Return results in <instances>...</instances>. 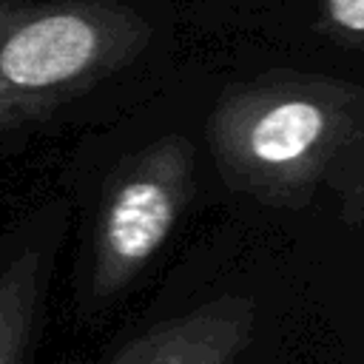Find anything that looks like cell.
Wrapping results in <instances>:
<instances>
[{
    "instance_id": "6da1fadb",
    "label": "cell",
    "mask_w": 364,
    "mask_h": 364,
    "mask_svg": "<svg viewBox=\"0 0 364 364\" xmlns=\"http://www.w3.org/2000/svg\"><path fill=\"white\" fill-rule=\"evenodd\" d=\"M145 31L102 0H0V162L91 114Z\"/></svg>"
},
{
    "instance_id": "7a4b0ae2",
    "label": "cell",
    "mask_w": 364,
    "mask_h": 364,
    "mask_svg": "<svg viewBox=\"0 0 364 364\" xmlns=\"http://www.w3.org/2000/svg\"><path fill=\"white\" fill-rule=\"evenodd\" d=\"M71 219L80 216L74 267L77 316L114 307L162 253L193 196V145L182 134L100 145L68 173Z\"/></svg>"
},
{
    "instance_id": "3957f363",
    "label": "cell",
    "mask_w": 364,
    "mask_h": 364,
    "mask_svg": "<svg viewBox=\"0 0 364 364\" xmlns=\"http://www.w3.org/2000/svg\"><path fill=\"white\" fill-rule=\"evenodd\" d=\"M355 142H364V100L324 80L236 91L210 119L222 179L267 202H301Z\"/></svg>"
},
{
    "instance_id": "277c9868",
    "label": "cell",
    "mask_w": 364,
    "mask_h": 364,
    "mask_svg": "<svg viewBox=\"0 0 364 364\" xmlns=\"http://www.w3.org/2000/svg\"><path fill=\"white\" fill-rule=\"evenodd\" d=\"M68 239L71 205L63 193L0 225V364H34Z\"/></svg>"
},
{
    "instance_id": "5b68a950",
    "label": "cell",
    "mask_w": 364,
    "mask_h": 364,
    "mask_svg": "<svg viewBox=\"0 0 364 364\" xmlns=\"http://www.w3.org/2000/svg\"><path fill=\"white\" fill-rule=\"evenodd\" d=\"M256 333L250 296H216L122 338L102 364H239Z\"/></svg>"
},
{
    "instance_id": "8992f818",
    "label": "cell",
    "mask_w": 364,
    "mask_h": 364,
    "mask_svg": "<svg viewBox=\"0 0 364 364\" xmlns=\"http://www.w3.org/2000/svg\"><path fill=\"white\" fill-rule=\"evenodd\" d=\"M327 17L338 31L364 37V0H327Z\"/></svg>"
}]
</instances>
